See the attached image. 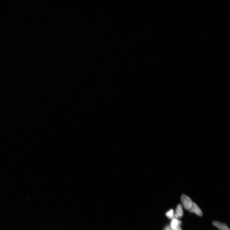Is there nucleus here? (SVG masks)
I'll list each match as a JSON object with an SVG mask.
<instances>
[{"mask_svg": "<svg viewBox=\"0 0 230 230\" xmlns=\"http://www.w3.org/2000/svg\"><path fill=\"white\" fill-rule=\"evenodd\" d=\"M181 201L183 207L188 210L192 207L194 202L190 197L185 194L181 195Z\"/></svg>", "mask_w": 230, "mask_h": 230, "instance_id": "1", "label": "nucleus"}, {"mask_svg": "<svg viewBox=\"0 0 230 230\" xmlns=\"http://www.w3.org/2000/svg\"><path fill=\"white\" fill-rule=\"evenodd\" d=\"M184 215V211L182 205L179 204L177 205L175 213V218L179 219L182 217Z\"/></svg>", "mask_w": 230, "mask_h": 230, "instance_id": "4", "label": "nucleus"}, {"mask_svg": "<svg viewBox=\"0 0 230 230\" xmlns=\"http://www.w3.org/2000/svg\"><path fill=\"white\" fill-rule=\"evenodd\" d=\"M213 224L219 230H230L228 226L224 223L218 221H215L213 222Z\"/></svg>", "mask_w": 230, "mask_h": 230, "instance_id": "5", "label": "nucleus"}, {"mask_svg": "<svg viewBox=\"0 0 230 230\" xmlns=\"http://www.w3.org/2000/svg\"><path fill=\"white\" fill-rule=\"evenodd\" d=\"M166 216L168 219L172 220L175 218V212L172 209L169 210L166 214Z\"/></svg>", "mask_w": 230, "mask_h": 230, "instance_id": "6", "label": "nucleus"}, {"mask_svg": "<svg viewBox=\"0 0 230 230\" xmlns=\"http://www.w3.org/2000/svg\"><path fill=\"white\" fill-rule=\"evenodd\" d=\"M164 230H171L170 227L169 225H167L165 228Z\"/></svg>", "mask_w": 230, "mask_h": 230, "instance_id": "7", "label": "nucleus"}, {"mask_svg": "<svg viewBox=\"0 0 230 230\" xmlns=\"http://www.w3.org/2000/svg\"><path fill=\"white\" fill-rule=\"evenodd\" d=\"M182 222L178 219L176 218L171 220L170 225L169 226L171 230H182L181 228Z\"/></svg>", "mask_w": 230, "mask_h": 230, "instance_id": "2", "label": "nucleus"}, {"mask_svg": "<svg viewBox=\"0 0 230 230\" xmlns=\"http://www.w3.org/2000/svg\"><path fill=\"white\" fill-rule=\"evenodd\" d=\"M188 211L191 213H194L197 215L201 216L203 215V212L198 205L194 202Z\"/></svg>", "mask_w": 230, "mask_h": 230, "instance_id": "3", "label": "nucleus"}]
</instances>
